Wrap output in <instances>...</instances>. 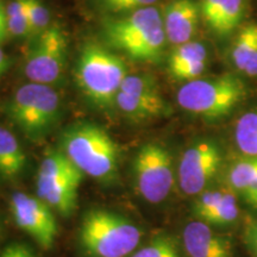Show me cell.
Returning <instances> with one entry per match:
<instances>
[{"instance_id":"cell-24","label":"cell","mask_w":257,"mask_h":257,"mask_svg":"<svg viewBox=\"0 0 257 257\" xmlns=\"http://www.w3.org/2000/svg\"><path fill=\"white\" fill-rule=\"evenodd\" d=\"M229 187L224 189H210V191H204L199 194L194 205H193V212L199 220L204 221L223 201L225 195H226Z\"/></svg>"},{"instance_id":"cell-14","label":"cell","mask_w":257,"mask_h":257,"mask_svg":"<svg viewBox=\"0 0 257 257\" xmlns=\"http://www.w3.org/2000/svg\"><path fill=\"white\" fill-rule=\"evenodd\" d=\"M201 19L216 35L226 36L242 23L246 0H200Z\"/></svg>"},{"instance_id":"cell-21","label":"cell","mask_w":257,"mask_h":257,"mask_svg":"<svg viewBox=\"0 0 257 257\" xmlns=\"http://www.w3.org/2000/svg\"><path fill=\"white\" fill-rule=\"evenodd\" d=\"M130 257H180L175 240L168 234H156Z\"/></svg>"},{"instance_id":"cell-7","label":"cell","mask_w":257,"mask_h":257,"mask_svg":"<svg viewBox=\"0 0 257 257\" xmlns=\"http://www.w3.org/2000/svg\"><path fill=\"white\" fill-rule=\"evenodd\" d=\"M83 173L61 150L43 157L37 172V197L63 217L74 213Z\"/></svg>"},{"instance_id":"cell-2","label":"cell","mask_w":257,"mask_h":257,"mask_svg":"<svg viewBox=\"0 0 257 257\" xmlns=\"http://www.w3.org/2000/svg\"><path fill=\"white\" fill-rule=\"evenodd\" d=\"M61 152L83 174L98 181L110 182L117 174V143L94 123H78L67 128L61 137Z\"/></svg>"},{"instance_id":"cell-16","label":"cell","mask_w":257,"mask_h":257,"mask_svg":"<svg viewBox=\"0 0 257 257\" xmlns=\"http://www.w3.org/2000/svg\"><path fill=\"white\" fill-rule=\"evenodd\" d=\"M115 107L125 118L135 123H146L168 114V105L162 94L146 96L119 91Z\"/></svg>"},{"instance_id":"cell-11","label":"cell","mask_w":257,"mask_h":257,"mask_svg":"<svg viewBox=\"0 0 257 257\" xmlns=\"http://www.w3.org/2000/svg\"><path fill=\"white\" fill-rule=\"evenodd\" d=\"M221 152L212 141L205 140L192 144L182 154L178 176L182 192L199 195L216 176L221 166Z\"/></svg>"},{"instance_id":"cell-5","label":"cell","mask_w":257,"mask_h":257,"mask_svg":"<svg viewBox=\"0 0 257 257\" xmlns=\"http://www.w3.org/2000/svg\"><path fill=\"white\" fill-rule=\"evenodd\" d=\"M246 95L244 82L231 74L185 82L176 94V101L186 112L217 120L226 117Z\"/></svg>"},{"instance_id":"cell-34","label":"cell","mask_w":257,"mask_h":257,"mask_svg":"<svg viewBox=\"0 0 257 257\" xmlns=\"http://www.w3.org/2000/svg\"><path fill=\"white\" fill-rule=\"evenodd\" d=\"M253 208H255V210H257V205H256V206H255V207H253Z\"/></svg>"},{"instance_id":"cell-31","label":"cell","mask_w":257,"mask_h":257,"mask_svg":"<svg viewBox=\"0 0 257 257\" xmlns=\"http://www.w3.org/2000/svg\"><path fill=\"white\" fill-rule=\"evenodd\" d=\"M11 67V60L10 57L4 53V50L0 48V79L5 75L6 72Z\"/></svg>"},{"instance_id":"cell-8","label":"cell","mask_w":257,"mask_h":257,"mask_svg":"<svg viewBox=\"0 0 257 257\" xmlns=\"http://www.w3.org/2000/svg\"><path fill=\"white\" fill-rule=\"evenodd\" d=\"M133 172L137 192L150 204L165 201L174 187L172 155L159 143H147L138 150Z\"/></svg>"},{"instance_id":"cell-17","label":"cell","mask_w":257,"mask_h":257,"mask_svg":"<svg viewBox=\"0 0 257 257\" xmlns=\"http://www.w3.org/2000/svg\"><path fill=\"white\" fill-rule=\"evenodd\" d=\"M233 66L248 76H257V23L244 24L231 44Z\"/></svg>"},{"instance_id":"cell-20","label":"cell","mask_w":257,"mask_h":257,"mask_svg":"<svg viewBox=\"0 0 257 257\" xmlns=\"http://www.w3.org/2000/svg\"><path fill=\"white\" fill-rule=\"evenodd\" d=\"M227 187L233 192L245 193L257 187V157H244L233 163L226 175Z\"/></svg>"},{"instance_id":"cell-18","label":"cell","mask_w":257,"mask_h":257,"mask_svg":"<svg viewBox=\"0 0 257 257\" xmlns=\"http://www.w3.org/2000/svg\"><path fill=\"white\" fill-rule=\"evenodd\" d=\"M27 155L11 131L0 126V178L14 180L23 173Z\"/></svg>"},{"instance_id":"cell-13","label":"cell","mask_w":257,"mask_h":257,"mask_svg":"<svg viewBox=\"0 0 257 257\" xmlns=\"http://www.w3.org/2000/svg\"><path fill=\"white\" fill-rule=\"evenodd\" d=\"M182 243L188 257H232L233 246L227 237L214 232L201 220L185 226Z\"/></svg>"},{"instance_id":"cell-23","label":"cell","mask_w":257,"mask_h":257,"mask_svg":"<svg viewBox=\"0 0 257 257\" xmlns=\"http://www.w3.org/2000/svg\"><path fill=\"white\" fill-rule=\"evenodd\" d=\"M120 91L146 96L161 95L159 83L153 76L147 74H127L121 83Z\"/></svg>"},{"instance_id":"cell-26","label":"cell","mask_w":257,"mask_h":257,"mask_svg":"<svg viewBox=\"0 0 257 257\" xmlns=\"http://www.w3.org/2000/svg\"><path fill=\"white\" fill-rule=\"evenodd\" d=\"M6 21H8V30L10 37H31V28L28 10L23 14L12 16V17H6Z\"/></svg>"},{"instance_id":"cell-9","label":"cell","mask_w":257,"mask_h":257,"mask_svg":"<svg viewBox=\"0 0 257 257\" xmlns=\"http://www.w3.org/2000/svg\"><path fill=\"white\" fill-rule=\"evenodd\" d=\"M68 59V38L60 25L51 24L34 38L24 72L30 82L53 85L63 75Z\"/></svg>"},{"instance_id":"cell-28","label":"cell","mask_w":257,"mask_h":257,"mask_svg":"<svg viewBox=\"0 0 257 257\" xmlns=\"http://www.w3.org/2000/svg\"><path fill=\"white\" fill-rule=\"evenodd\" d=\"M243 239L251 255L257 257V219L246 225L243 232Z\"/></svg>"},{"instance_id":"cell-33","label":"cell","mask_w":257,"mask_h":257,"mask_svg":"<svg viewBox=\"0 0 257 257\" xmlns=\"http://www.w3.org/2000/svg\"><path fill=\"white\" fill-rule=\"evenodd\" d=\"M108 2H112V0H101V3H102V5H105V4H107Z\"/></svg>"},{"instance_id":"cell-12","label":"cell","mask_w":257,"mask_h":257,"mask_svg":"<svg viewBox=\"0 0 257 257\" xmlns=\"http://www.w3.org/2000/svg\"><path fill=\"white\" fill-rule=\"evenodd\" d=\"M201 18L200 6L195 0H172L162 11L167 42L173 46L191 42Z\"/></svg>"},{"instance_id":"cell-3","label":"cell","mask_w":257,"mask_h":257,"mask_svg":"<svg viewBox=\"0 0 257 257\" xmlns=\"http://www.w3.org/2000/svg\"><path fill=\"white\" fill-rule=\"evenodd\" d=\"M126 75L123 59L93 42L79 54L74 72L80 92L100 110L115 107V98Z\"/></svg>"},{"instance_id":"cell-10","label":"cell","mask_w":257,"mask_h":257,"mask_svg":"<svg viewBox=\"0 0 257 257\" xmlns=\"http://www.w3.org/2000/svg\"><path fill=\"white\" fill-rule=\"evenodd\" d=\"M10 210L15 223L27 232L43 249H50L59 232L53 208L42 199L27 193H14L10 200Z\"/></svg>"},{"instance_id":"cell-30","label":"cell","mask_w":257,"mask_h":257,"mask_svg":"<svg viewBox=\"0 0 257 257\" xmlns=\"http://www.w3.org/2000/svg\"><path fill=\"white\" fill-rule=\"evenodd\" d=\"M10 37L8 30V21H6V6L0 2V44Z\"/></svg>"},{"instance_id":"cell-6","label":"cell","mask_w":257,"mask_h":257,"mask_svg":"<svg viewBox=\"0 0 257 257\" xmlns=\"http://www.w3.org/2000/svg\"><path fill=\"white\" fill-rule=\"evenodd\" d=\"M60 111V96L55 89L36 82L18 88L5 106L6 115L34 141L46 137L55 127Z\"/></svg>"},{"instance_id":"cell-4","label":"cell","mask_w":257,"mask_h":257,"mask_svg":"<svg viewBox=\"0 0 257 257\" xmlns=\"http://www.w3.org/2000/svg\"><path fill=\"white\" fill-rule=\"evenodd\" d=\"M143 237L140 226L127 218L104 208H92L82 218L79 243L89 257H127Z\"/></svg>"},{"instance_id":"cell-32","label":"cell","mask_w":257,"mask_h":257,"mask_svg":"<svg viewBox=\"0 0 257 257\" xmlns=\"http://www.w3.org/2000/svg\"><path fill=\"white\" fill-rule=\"evenodd\" d=\"M243 198L252 208L257 205V187L250 189V191L243 193Z\"/></svg>"},{"instance_id":"cell-25","label":"cell","mask_w":257,"mask_h":257,"mask_svg":"<svg viewBox=\"0 0 257 257\" xmlns=\"http://www.w3.org/2000/svg\"><path fill=\"white\" fill-rule=\"evenodd\" d=\"M29 21H30L31 37L36 38L50 27V15L46 5L41 0H30L28 9Z\"/></svg>"},{"instance_id":"cell-15","label":"cell","mask_w":257,"mask_h":257,"mask_svg":"<svg viewBox=\"0 0 257 257\" xmlns=\"http://www.w3.org/2000/svg\"><path fill=\"white\" fill-rule=\"evenodd\" d=\"M208 63V53L205 44L191 41L176 46L170 53L168 70L178 81H193L200 78Z\"/></svg>"},{"instance_id":"cell-27","label":"cell","mask_w":257,"mask_h":257,"mask_svg":"<svg viewBox=\"0 0 257 257\" xmlns=\"http://www.w3.org/2000/svg\"><path fill=\"white\" fill-rule=\"evenodd\" d=\"M157 0H112L104 5L106 10L114 14H130V12L137 11V10L154 6Z\"/></svg>"},{"instance_id":"cell-19","label":"cell","mask_w":257,"mask_h":257,"mask_svg":"<svg viewBox=\"0 0 257 257\" xmlns=\"http://www.w3.org/2000/svg\"><path fill=\"white\" fill-rule=\"evenodd\" d=\"M233 136L244 157H257V108L240 115L234 125Z\"/></svg>"},{"instance_id":"cell-1","label":"cell","mask_w":257,"mask_h":257,"mask_svg":"<svg viewBox=\"0 0 257 257\" xmlns=\"http://www.w3.org/2000/svg\"><path fill=\"white\" fill-rule=\"evenodd\" d=\"M104 36L108 46L143 62L159 61L167 43L162 12L155 6L110 21L104 28Z\"/></svg>"},{"instance_id":"cell-22","label":"cell","mask_w":257,"mask_h":257,"mask_svg":"<svg viewBox=\"0 0 257 257\" xmlns=\"http://www.w3.org/2000/svg\"><path fill=\"white\" fill-rule=\"evenodd\" d=\"M239 217V207L237 205L236 195L232 189L229 188L226 195H225L223 201L220 202L219 206L214 210L208 216L204 223L208 225H230L238 219Z\"/></svg>"},{"instance_id":"cell-29","label":"cell","mask_w":257,"mask_h":257,"mask_svg":"<svg viewBox=\"0 0 257 257\" xmlns=\"http://www.w3.org/2000/svg\"><path fill=\"white\" fill-rule=\"evenodd\" d=\"M0 257H36L34 252L28 248L24 244L14 243L10 244L6 248L3 250Z\"/></svg>"}]
</instances>
